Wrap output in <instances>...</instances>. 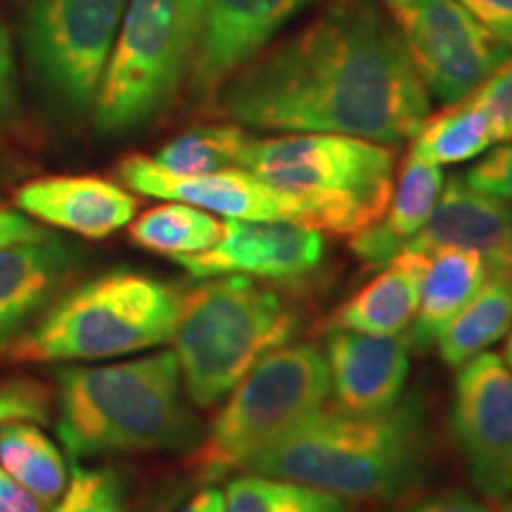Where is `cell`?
<instances>
[{
	"label": "cell",
	"mask_w": 512,
	"mask_h": 512,
	"mask_svg": "<svg viewBox=\"0 0 512 512\" xmlns=\"http://www.w3.org/2000/svg\"><path fill=\"white\" fill-rule=\"evenodd\" d=\"M214 107L245 128L396 145L430 117V93L375 0H332L228 76Z\"/></svg>",
	"instance_id": "1"
},
{
	"label": "cell",
	"mask_w": 512,
	"mask_h": 512,
	"mask_svg": "<svg viewBox=\"0 0 512 512\" xmlns=\"http://www.w3.org/2000/svg\"><path fill=\"white\" fill-rule=\"evenodd\" d=\"M427 465V413L415 392L382 413L323 406L245 472L292 479L347 501H394L420 486Z\"/></svg>",
	"instance_id": "2"
},
{
	"label": "cell",
	"mask_w": 512,
	"mask_h": 512,
	"mask_svg": "<svg viewBox=\"0 0 512 512\" xmlns=\"http://www.w3.org/2000/svg\"><path fill=\"white\" fill-rule=\"evenodd\" d=\"M57 434L74 460L190 451L202 439L174 351L57 370Z\"/></svg>",
	"instance_id": "3"
},
{
	"label": "cell",
	"mask_w": 512,
	"mask_h": 512,
	"mask_svg": "<svg viewBox=\"0 0 512 512\" xmlns=\"http://www.w3.org/2000/svg\"><path fill=\"white\" fill-rule=\"evenodd\" d=\"M183 292L169 280L114 268L72 287L34 328L0 349L12 363H81L145 351L174 339Z\"/></svg>",
	"instance_id": "4"
},
{
	"label": "cell",
	"mask_w": 512,
	"mask_h": 512,
	"mask_svg": "<svg viewBox=\"0 0 512 512\" xmlns=\"http://www.w3.org/2000/svg\"><path fill=\"white\" fill-rule=\"evenodd\" d=\"M240 169L297 202L311 228L351 238L387 209L396 150L339 133H287L249 140Z\"/></svg>",
	"instance_id": "5"
},
{
	"label": "cell",
	"mask_w": 512,
	"mask_h": 512,
	"mask_svg": "<svg viewBox=\"0 0 512 512\" xmlns=\"http://www.w3.org/2000/svg\"><path fill=\"white\" fill-rule=\"evenodd\" d=\"M299 325V311L283 294L245 275H216L183 292L174 354L188 399L197 408L221 403Z\"/></svg>",
	"instance_id": "6"
},
{
	"label": "cell",
	"mask_w": 512,
	"mask_h": 512,
	"mask_svg": "<svg viewBox=\"0 0 512 512\" xmlns=\"http://www.w3.org/2000/svg\"><path fill=\"white\" fill-rule=\"evenodd\" d=\"M328 396L323 349L306 342L273 349L230 389L207 434L192 448V475L214 484L249 470L256 456L328 406Z\"/></svg>",
	"instance_id": "7"
},
{
	"label": "cell",
	"mask_w": 512,
	"mask_h": 512,
	"mask_svg": "<svg viewBox=\"0 0 512 512\" xmlns=\"http://www.w3.org/2000/svg\"><path fill=\"white\" fill-rule=\"evenodd\" d=\"M204 0H128L95 95V128L121 136L155 119L190 72Z\"/></svg>",
	"instance_id": "8"
},
{
	"label": "cell",
	"mask_w": 512,
	"mask_h": 512,
	"mask_svg": "<svg viewBox=\"0 0 512 512\" xmlns=\"http://www.w3.org/2000/svg\"><path fill=\"white\" fill-rule=\"evenodd\" d=\"M427 93L463 100L508 62L512 48L489 34L458 0H382Z\"/></svg>",
	"instance_id": "9"
},
{
	"label": "cell",
	"mask_w": 512,
	"mask_h": 512,
	"mask_svg": "<svg viewBox=\"0 0 512 512\" xmlns=\"http://www.w3.org/2000/svg\"><path fill=\"white\" fill-rule=\"evenodd\" d=\"M128 0H31L27 48L57 100L88 110L98 95Z\"/></svg>",
	"instance_id": "10"
},
{
	"label": "cell",
	"mask_w": 512,
	"mask_h": 512,
	"mask_svg": "<svg viewBox=\"0 0 512 512\" xmlns=\"http://www.w3.org/2000/svg\"><path fill=\"white\" fill-rule=\"evenodd\" d=\"M451 427L472 484L486 498L512 494V370L482 351L458 368Z\"/></svg>",
	"instance_id": "11"
},
{
	"label": "cell",
	"mask_w": 512,
	"mask_h": 512,
	"mask_svg": "<svg viewBox=\"0 0 512 512\" xmlns=\"http://www.w3.org/2000/svg\"><path fill=\"white\" fill-rule=\"evenodd\" d=\"M325 256L320 230L292 221H223L216 245L176 256L192 278L245 275L261 283H299L318 271Z\"/></svg>",
	"instance_id": "12"
},
{
	"label": "cell",
	"mask_w": 512,
	"mask_h": 512,
	"mask_svg": "<svg viewBox=\"0 0 512 512\" xmlns=\"http://www.w3.org/2000/svg\"><path fill=\"white\" fill-rule=\"evenodd\" d=\"M119 178L128 190L140 195L185 202L226 219L292 221L309 226L306 211L297 202L242 169L207 176H178L157 166L152 157L131 155L119 164Z\"/></svg>",
	"instance_id": "13"
},
{
	"label": "cell",
	"mask_w": 512,
	"mask_h": 512,
	"mask_svg": "<svg viewBox=\"0 0 512 512\" xmlns=\"http://www.w3.org/2000/svg\"><path fill=\"white\" fill-rule=\"evenodd\" d=\"M316 0H204L202 34L190 64L192 91L214 100L242 64L271 46L273 36Z\"/></svg>",
	"instance_id": "14"
},
{
	"label": "cell",
	"mask_w": 512,
	"mask_h": 512,
	"mask_svg": "<svg viewBox=\"0 0 512 512\" xmlns=\"http://www.w3.org/2000/svg\"><path fill=\"white\" fill-rule=\"evenodd\" d=\"M330 396L349 413H382L403 399L411 373L406 335H366L332 328L325 342Z\"/></svg>",
	"instance_id": "15"
},
{
	"label": "cell",
	"mask_w": 512,
	"mask_h": 512,
	"mask_svg": "<svg viewBox=\"0 0 512 512\" xmlns=\"http://www.w3.org/2000/svg\"><path fill=\"white\" fill-rule=\"evenodd\" d=\"M439 247L472 249L484 256L491 273L512 271V207L470 188L463 178H448L430 219L403 249L430 254Z\"/></svg>",
	"instance_id": "16"
},
{
	"label": "cell",
	"mask_w": 512,
	"mask_h": 512,
	"mask_svg": "<svg viewBox=\"0 0 512 512\" xmlns=\"http://www.w3.org/2000/svg\"><path fill=\"white\" fill-rule=\"evenodd\" d=\"M15 204L48 226L83 238H110L136 216V200L121 185L98 176H48L24 183Z\"/></svg>",
	"instance_id": "17"
},
{
	"label": "cell",
	"mask_w": 512,
	"mask_h": 512,
	"mask_svg": "<svg viewBox=\"0 0 512 512\" xmlns=\"http://www.w3.org/2000/svg\"><path fill=\"white\" fill-rule=\"evenodd\" d=\"M79 252L55 235L0 249V342H8L55 302Z\"/></svg>",
	"instance_id": "18"
},
{
	"label": "cell",
	"mask_w": 512,
	"mask_h": 512,
	"mask_svg": "<svg viewBox=\"0 0 512 512\" xmlns=\"http://www.w3.org/2000/svg\"><path fill=\"white\" fill-rule=\"evenodd\" d=\"M441 190V166L408 155L380 221L351 235V252L368 266H384L392 261L430 219Z\"/></svg>",
	"instance_id": "19"
},
{
	"label": "cell",
	"mask_w": 512,
	"mask_h": 512,
	"mask_svg": "<svg viewBox=\"0 0 512 512\" xmlns=\"http://www.w3.org/2000/svg\"><path fill=\"white\" fill-rule=\"evenodd\" d=\"M427 254L403 249L382 271L351 294L332 316V325L366 335H403L418 311Z\"/></svg>",
	"instance_id": "20"
},
{
	"label": "cell",
	"mask_w": 512,
	"mask_h": 512,
	"mask_svg": "<svg viewBox=\"0 0 512 512\" xmlns=\"http://www.w3.org/2000/svg\"><path fill=\"white\" fill-rule=\"evenodd\" d=\"M491 268L482 254L460 247H439L427 254L418 311L403 332L411 349L434 347L439 332L475 294L482 290Z\"/></svg>",
	"instance_id": "21"
},
{
	"label": "cell",
	"mask_w": 512,
	"mask_h": 512,
	"mask_svg": "<svg viewBox=\"0 0 512 512\" xmlns=\"http://www.w3.org/2000/svg\"><path fill=\"white\" fill-rule=\"evenodd\" d=\"M512 328V271L491 273L475 297L439 332L434 347L448 368L482 354Z\"/></svg>",
	"instance_id": "22"
},
{
	"label": "cell",
	"mask_w": 512,
	"mask_h": 512,
	"mask_svg": "<svg viewBox=\"0 0 512 512\" xmlns=\"http://www.w3.org/2000/svg\"><path fill=\"white\" fill-rule=\"evenodd\" d=\"M0 467L46 505H53L69 482L62 453L34 420L0 422Z\"/></svg>",
	"instance_id": "23"
},
{
	"label": "cell",
	"mask_w": 512,
	"mask_h": 512,
	"mask_svg": "<svg viewBox=\"0 0 512 512\" xmlns=\"http://www.w3.org/2000/svg\"><path fill=\"white\" fill-rule=\"evenodd\" d=\"M494 143L496 133L489 114L467 95L453 105H446L437 117L425 119L413 136L408 155L437 166L460 164L479 157Z\"/></svg>",
	"instance_id": "24"
},
{
	"label": "cell",
	"mask_w": 512,
	"mask_h": 512,
	"mask_svg": "<svg viewBox=\"0 0 512 512\" xmlns=\"http://www.w3.org/2000/svg\"><path fill=\"white\" fill-rule=\"evenodd\" d=\"M223 233V221L209 211L185 202H166L147 209L131 223L128 238L147 252L176 256L197 254L216 245Z\"/></svg>",
	"instance_id": "25"
},
{
	"label": "cell",
	"mask_w": 512,
	"mask_h": 512,
	"mask_svg": "<svg viewBox=\"0 0 512 512\" xmlns=\"http://www.w3.org/2000/svg\"><path fill=\"white\" fill-rule=\"evenodd\" d=\"M249 133L240 124L197 126L169 140L152 162L178 176H207L240 169L249 145Z\"/></svg>",
	"instance_id": "26"
},
{
	"label": "cell",
	"mask_w": 512,
	"mask_h": 512,
	"mask_svg": "<svg viewBox=\"0 0 512 512\" xmlns=\"http://www.w3.org/2000/svg\"><path fill=\"white\" fill-rule=\"evenodd\" d=\"M223 498L226 512H356L347 498L259 472L230 479Z\"/></svg>",
	"instance_id": "27"
},
{
	"label": "cell",
	"mask_w": 512,
	"mask_h": 512,
	"mask_svg": "<svg viewBox=\"0 0 512 512\" xmlns=\"http://www.w3.org/2000/svg\"><path fill=\"white\" fill-rule=\"evenodd\" d=\"M46 512H126V486L112 467L76 465L62 496Z\"/></svg>",
	"instance_id": "28"
},
{
	"label": "cell",
	"mask_w": 512,
	"mask_h": 512,
	"mask_svg": "<svg viewBox=\"0 0 512 512\" xmlns=\"http://www.w3.org/2000/svg\"><path fill=\"white\" fill-rule=\"evenodd\" d=\"M470 98L489 114L496 143L512 140V57L503 62L489 79L479 83Z\"/></svg>",
	"instance_id": "29"
},
{
	"label": "cell",
	"mask_w": 512,
	"mask_h": 512,
	"mask_svg": "<svg viewBox=\"0 0 512 512\" xmlns=\"http://www.w3.org/2000/svg\"><path fill=\"white\" fill-rule=\"evenodd\" d=\"M463 181L479 192L498 197V200H512V140L491 150L489 155L467 171Z\"/></svg>",
	"instance_id": "30"
},
{
	"label": "cell",
	"mask_w": 512,
	"mask_h": 512,
	"mask_svg": "<svg viewBox=\"0 0 512 512\" xmlns=\"http://www.w3.org/2000/svg\"><path fill=\"white\" fill-rule=\"evenodd\" d=\"M387 512H494V505L467 494V491L448 489L439 491V494L418 498V501L403 503L399 508Z\"/></svg>",
	"instance_id": "31"
},
{
	"label": "cell",
	"mask_w": 512,
	"mask_h": 512,
	"mask_svg": "<svg viewBox=\"0 0 512 512\" xmlns=\"http://www.w3.org/2000/svg\"><path fill=\"white\" fill-rule=\"evenodd\" d=\"M482 27L512 48V0H458Z\"/></svg>",
	"instance_id": "32"
},
{
	"label": "cell",
	"mask_w": 512,
	"mask_h": 512,
	"mask_svg": "<svg viewBox=\"0 0 512 512\" xmlns=\"http://www.w3.org/2000/svg\"><path fill=\"white\" fill-rule=\"evenodd\" d=\"M46 235L48 230L31 221L29 216L19 214V211L0 204V249L19 245V242L41 240L46 238Z\"/></svg>",
	"instance_id": "33"
},
{
	"label": "cell",
	"mask_w": 512,
	"mask_h": 512,
	"mask_svg": "<svg viewBox=\"0 0 512 512\" xmlns=\"http://www.w3.org/2000/svg\"><path fill=\"white\" fill-rule=\"evenodd\" d=\"M17 86H15V57L8 31L0 29V121H5L15 110Z\"/></svg>",
	"instance_id": "34"
},
{
	"label": "cell",
	"mask_w": 512,
	"mask_h": 512,
	"mask_svg": "<svg viewBox=\"0 0 512 512\" xmlns=\"http://www.w3.org/2000/svg\"><path fill=\"white\" fill-rule=\"evenodd\" d=\"M48 505L29 494L0 467V512H46Z\"/></svg>",
	"instance_id": "35"
},
{
	"label": "cell",
	"mask_w": 512,
	"mask_h": 512,
	"mask_svg": "<svg viewBox=\"0 0 512 512\" xmlns=\"http://www.w3.org/2000/svg\"><path fill=\"white\" fill-rule=\"evenodd\" d=\"M176 512H226V498H223V491L216 489V486H204L202 491H197V494Z\"/></svg>",
	"instance_id": "36"
},
{
	"label": "cell",
	"mask_w": 512,
	"mask_h": 512,
	"mask_svg": "<svg viewBox=\"0 0 512 512\" xmlns=\"http://www.w3.org/2000/svg\"><path fill=\"white\" fill-rule=\"evenodd\" d=\"M176 503H178V491H176V494H174V491H171V494L157 496L155 501L147 505L143 512H174Z\"/></svg>",
	"instance_id": "37"
},
{
	"label": "cell",
	"mask_w": 512,
	"mask_h": 512,
	"mask_svg": "<svg viewBox=\"0 0 512 512\" xmlns=\"http://www.w3.org/2000/svg\"><path fill=\"white\" fill-rule=\"evenodd\" d=\"M503 361L508 363V368L512 370V328H510V337H508V344H505V354H503Z\"/></svg>",
	"instance_id": "38"
},
{
	"label": "cell",
	"mask_w": 512,
	"mask_h": 512,
	"mask_svg": "<svg viewBox=\"0 0 512 512\" xmlns=\"http://www.w3.org/2000/svg\"><path fill=\"white\" fill-rule=\"evenodd\" d=\"M494 512H512V501H505V503L501 505V508L494 510Z\"/></svg>",
	"instance_id": "39"
}]
</instances>
